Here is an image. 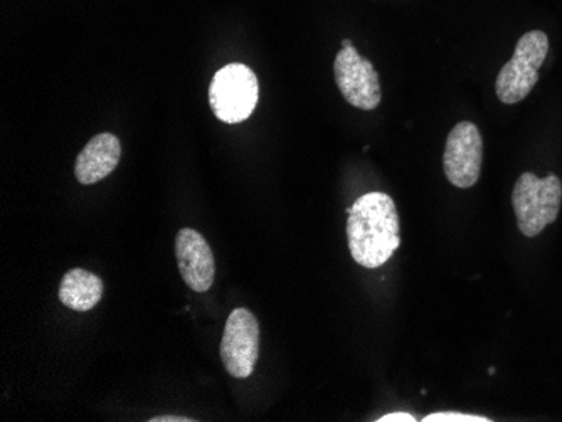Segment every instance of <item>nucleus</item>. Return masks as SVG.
<instances>
[{
	"mask_svg": "<svg viewBox=\"0 0 562 422\" xmlns=\"http://www.w3.org/2000/svg\"><path fill=\"white\" fill-rule=\"evenodd\" d=\"M260 355V323L246 308H236L224 326L221 358L236 379H248Z\"/></svg>",
	"mask_w": 562,
	"mask_h": 422,
	"instance_id": "obj_6",
	"label": "nucleus"
},
{
	"mask_svg": "<svg viewBox=\"0 0 562 422\" xmlns=\"http://www.w3.org/2000/svg\"><path fill=\"white\" fill-rule=\"evenodd\" d=\"M347 241L357 264L375 270L386 264L401 246L400 216L391 195L369 192L346 209Z\"/></svg>",
	"mask_w": 562,
	"mask_h": 422,
	"instance_id": "obj_1",
	"label": "nucleus"
},
{
	"mask_svg": "<svg viewBox=\"0 0 562 422\" xmlns=\"http://www.w3.org/2000/svg\"><path fill=\"white\" fill-rule=\"evenodd\" d=\"M195 419L181 418V415H159V418H151L150 422H194Z\"/></svg>",
	"mask_w": 562,
	"mask_h": 422,
	"instance_id": "obj_13",
	"label": "nucleus"
},
{
	"mask_svg": "<svg viewBox=\"0 0 562 422\" xmlns=\"http://www.w3.org/2000/svg\"><path fill=\"white\" fill-rule=\"evenodd\" d=\"M488 374H491V376H492V374H495V368L494 367L488 368Z\"/></svg>",
	"mask_w": 562,
	"mask_h": 422,
	"instance_id": "obj_14",
	"label": "nucleus"
},
{
	"mask_svg": "<svg viewBox=\"0 0 562 422\" xmlns=\"http://www.w3.org/2000/svg\"><path fill=\"white\" fill-rule=\"evenodd\" d=\"M260 84L251 68L239 62L224 66L210 87V105L216 118L227 125L245 122L257 109Z\"/></svg>",
	"mask_w": 562,
	"mask_h": 422,
	"instance_id": "obj_4",
	"label": "nucleus"
},
{
	"mask_svg": "<svg viewBox=\"0 0 562 422\" xmlns=\"http://www.w3.org/2000/svg\"><path fill=\"white\" fill-rule=\"evenodd\" d=\"M336 83L344 100L356 109L371 112L381 103V83L374 65L362 58L352 41H342V49L334 62Z\"/></svg>",
	"mask_w": 562,
	"mask_h": 422,
	"instance_id": "obj_5",
	"label": "nucleus"
},
{
	"mask_svg": "<svg viewBox=\"0 0 562 422\" xmlns=\"http://www.w3.org/2000/svg\"><path fill=\"white\" fill-rule=\"evenodd\" d=\"M513 204L519 231L526 238H538L558 219L562 204L561 179L555 173L544 179L536 178V173H522L514 187Z\"/></svg>",
	"mask_w": 562,
	"mask_h": 422,
	"instance_id": "obj_2",
	"label": "nucleus"
},
{
	"mask_svg": "<svg viewBox=\"0 0 562 422\" xmlns=\"http://www.w3.org/2000/svg\"><path fill=\"white\" fill-rule=\"evenodd\" d=\"M379 422H416V418L407 412H391V414L382 415Z\"/></svg>",
	"mask_w": 562,
	"mask_h": 422,
	"instance_id": "obj_12",
	"label": "nucleus"
},
{
	"mask_svg": "<svg viewBox=\"0 0 562 422\" xmlns=\"http://www.w3.org/2000/svg\"><path fill=\"white\" fill-rule=\"evenodd\" d=\"M176 256L186 285L195 293H204L213 286L216 263L204 236L184 228L176 238Z\"/></svg>",
	"mask_w": 562,
	"mask_h": 422,
	"instance_id": "obj_8",
	"label": "nucleus"
},
{
	"mask_svg": "<svg viewBox=\"0 0 562 422\" xmlns=\"http://www.w3.org/2000/svg\"><path fill=\"white\" fill-rule=\"evenodd\" d=\"M122 157V145L113 134H100L88 141L76 159L75 173L78 182L93 185L109 178L119 167Z\"/></svg>",
	"mask_w": 562,
	"mask_h": 422,
	"instance_id": "obj_9",
	"label": "nucleus"
},
{
	"mask_svg": "<svg viewBox=\"0 0 562 422\" xmlns=\"http://www.w3.org/2000/svg\"><path fill=\"white\" fill-rule=\"evenodd\" d=\"M105 285L100 276L91 271L75 270L68 271L63 276L59 285V300L66 308L72 311H90L100 304Z\"/></svg>",
	"mask_w": 562,
	"mask_h": 422,
	"instance_id": "obj_10",
	"label": "nucleus"
},
{
	"mask_svg": "<svg viewBox=\"0 0 562 422\" xmlns=\"http://www.w3.org/2000/svg\"><path fill=\"white\" fill-rule=\"evenodd\" d=\"M549 53V37L544 31H529L517 43L513 59L501 69L495 80V93L505 105H516L529 96L538 84L539 69Z\"/></svg>",
	"mask_w": 562,
	"mask_h": 422,
	"instance_id": "obj_3",
	"label": "nucleus"
},
{
	"mask_svg": "<svg viewBox=\"0 0 562 422\" xmlns=\"http://www.w3.org/2000/svg\"><path fill=\"white\" fill-rule=\"evenodd\" d=\"M483 162V140L472 122L454 125L445 145L443 169L448 181L458 189H470L479 182Z\"/></svg>",
	"mask_w": 562,
	"mask_h": 422,
	"instance_id": "obj_7",
	"label": "nucleus"
},
{
	"mask_svg": "<svg viewBox=\"0 0 562 422\" xmlns=\"http://www.w3.org/2000/svg\"><path fill=\"white\" fill-rule=\"evenodd\" d=\"M492 419L480 415L463 414V412H435L428 414L423 422H491Z\"/></svg>",
	"mask_w": 562,
	"mask_h": 422,
	"instance_id": "obj_11",
	"label": "nucleus"
}]
</instances>
